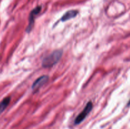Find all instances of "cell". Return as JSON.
<instances>
[{"label":"cell","instance_id":"1","mask_svg":"<svg viewBox=\"0 0 130 129\" xmlns=\"http://www.w3.org/2000/svg\"><path fill=\"white\" fill-rule=\"evenodd\" d=\"M63 54V51L61 49H58L52 52L48 56L44 57L42 61V66L44 68H50L57 64Z\"/></svg>","mask_w":130,"mask_h":129},{"label":"cell","instance_id":"2","mask_svg":"<svg viewBox=\"0 0 130 129\" xmlns=\"http://www.w3.org/2000/svg\"><path fill=\"white\" fill-rule=\"evenodd\" d=\"M93 109V103L91 101H89L87 104H86V106L84 108L83 111L80 113L78 115V116L76 117L75 119L74 123L75 125H78V124L81 123L85 118L86 116L88 115V114L91 112V111Z\"/></svg>","mask_w":130,"mask_h":129},{"label":"cell","instance_id":"3","mask_svg":"<svg viewBox=\"0 0 130 129\" xmlns=\"http://www.w3.org/2000/svg\"><path fill=\"white\" fill-rule=\"evenodd\" d=\"M41 10V6H38L30 11V15H29V24H28V26L26 28V32L29 33L32 30L33 27H34L36 16L40 12Z\"/></svg>","mask_w":130,"mask_h":129},{"label":"cell","instance_id":"4","mask_svg":"<svg viewBox=\"0 0 130 129\" xmlns=\"http://www.w3.org/2000/svg\"><path fill=\"white\" fill-rule=\"evenodd\" d=\"M48 80H49V77L48 75H42L39 77L33 82L32 85V90L34 92H36L39 88L43 87L48 82Z\"/></svg>","mask_w":130,"mask_h":129},{"label":"cell","instance_id":"5","mask_svg":"<svg viewBox=\"0 0 130 129\" xmlns=\"http://www.w3.org/2000/svg\"><path fill=\"white\" fill-rule=\"evenodd\" d=\"M78 14V11L76 10H69L67 12L63 14V16L61 18V21L62 22H66L69 20L74 18L76 17Z\"/></svg>","mask_w":130,"mask_h":129},{"label":"cell","instance_id":"6","mask_svg":"<svg viewBox=\"0 0 130 129\" xmlns=\"http://www.w3.org/2000/svg\"><path fill=\"white\" fill-rule=\"evenodd\" d=\"M11 100V97H6L2 100V101L0 102V115L5 111V109L8 107L9 103Z\"/></svg>","mask_w":130,"mask_h":129},{"label":"cell","instance_id":"7","mask_svg":"<svg viewBox=\"0 0 130 129\" xmlns=\"http://www.w3.org/2000/svg\"><path fill=\"white\" fill-rule=\"evenodd\" d=\"M128 106H130V100H129V102H128Z\"/></svg>","mask_w":130,"mask_h":129}]
</instances>
